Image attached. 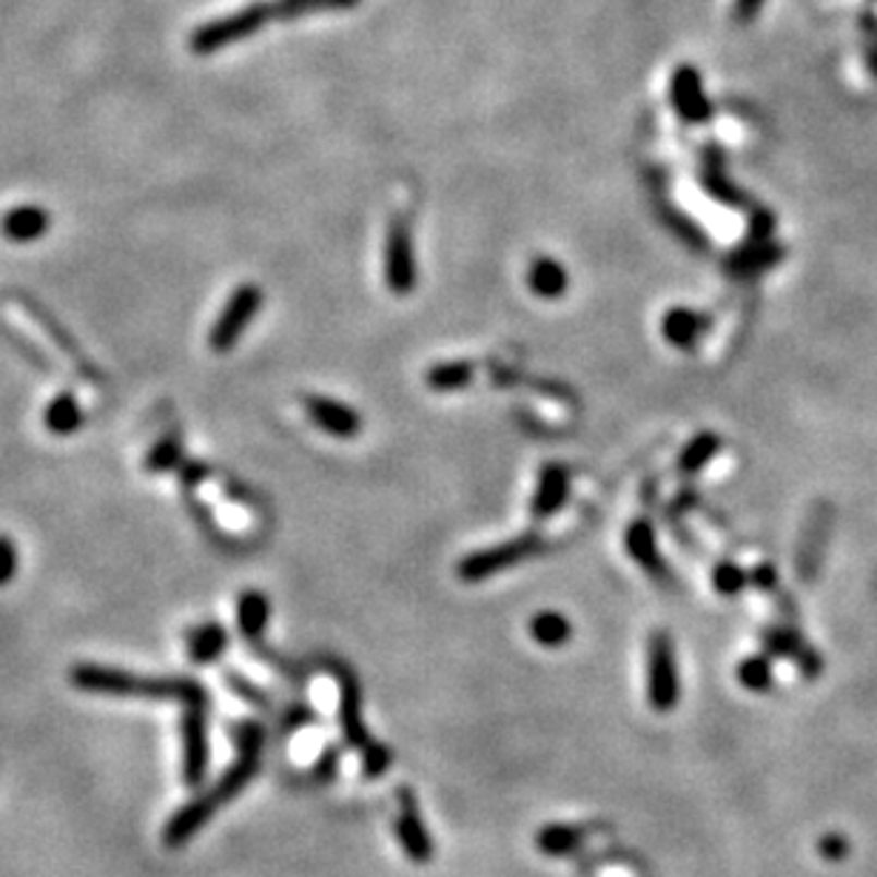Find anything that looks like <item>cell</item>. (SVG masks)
I'll return each instance as SVG.
<instances>
[{
    "instance_id": "cell-1",
    "label": "cell",
    "mask_w": 877,
    "mask_h": 877,
    "mask_svg": "<svg viewBox=\"0 0 877 877\" xmlns=\"http://www.w3.org/2000/svg\"><path fill=\"white\" fill-rule=\"evenodd\" d=\"M72 681L81 693L111 695V698H146V701H180L185 707L208 704L206 686L192 679H143L134 672L100 667V663H74L69 670Z\"/></svg>"
},
{
    "instance_id": "cell-2",
    "label": "cell",
    "mask_w": 877,
    "mask_h": 877,
    "mask_svg": "<svg viewBox=\"0 0 877 877\" xmlns=\"http://www.w3.org/2000/svg\"><path fill=\"white\" fill-rule=\"evenodd\" d=\"M271 17H273L271 3H248V7L236 9L231 15H222L217 17V21L203 23V26L188 37V46H192L194 54H217L222 52L226 46L240 44L245 37L257 35Z\"/></svg>"
},
{
    "instance_id": "cell-3",
    "label": "cell",
    "mask_w": 877,
    "mask_h": 877,
    "mask_svg": "<svg viewBox=\"0 0 877 877\" xmlns=\"http://www.w3.org/2000/svg\"><path fill=\"white\" fill-rule=\"evenodd\" d=\"M259 308H263V288L251 285V282L236 288L234 294L229 296V303L222 305L217 322L211 325V333H208L211 351L229 354L231 348L243 340V333L248 331L251 319L257 317Z\"/></svg>"
},
{
    "instance_id": "cell-4",
    "label": "cell",
    "mask_w": 877,
    "mask_h": 877,
    "mask_svg": "<svg viewBox=\"0 0 877 877\" xmlns=\"http://www.w3.org/2000/svg\"><path fill=\"white\" fill-rule=\"evenodd\" d=\"M536 550H538L536 536L510 538V541H501V545L487 547V550L471 553L467 559L459 561V578H462V582H485V578L501 573V570L522 564V561L531 559Z\"/></svg>"
},
{
    "instance_id": "cell-5",
    "label": "cell",
    "mask_w": 877,
    "mask_h": 877,
    "mask_svg": "<svg viewBox=\"0 0 877 877\" xmlns=\"http://www.w3.org/2000/svg\"><path fill=\"white\" fill-rule=\"evenodd\" d=\"M180 741H183V783L199 787L208 769V721L203 704L185 707L183 721H180Z\"/></svg>"
},
{
    "instance_id": "cell-6",
    "label": "cell",
    "mask_w": 877,
    "mask_h": 877,
    "mask_svg": "<svg viewBox=\"0 0 877 877\" xmlns=\"http://www.w3.org/2000/svg\"><path fill=\"white\" fill-rule=\"evenodd\" d=\"M649 701L656 709H672L679 701L675 649L663 633H656L649 642Z\"/></svg>"
},
{
    "instance_id": "cell-7",
    "label": "cell",
    "mask_w": 877,
    "mask_h": 877,
    "mask_svg": "<svg viewBox=\"0 0 877 877\" xmlns=\"http://www.w3.org/2000/svg\"><path fill=\"white\" fill-rule=\"evenodd\" d=\"M385 282L393 294H407L416 285V259H413V240L405 220H393L385 243Z\"/></svg>"
},
{
    "instance_id": "cell-8",
    "label": "cell",
    "mask_w": 877,
    "mask_h": 877,
    "mask_svg": "<svg viewBox=\"0 0 877 877\" xmlns=\"http://www.w3.org/2000/svg\"><path fill=\"white\" fill-rule=\"evenodd\" d=\"M308 419L325 434L337 436V439H351L362 430V416L354 407L342 405L337 399L328 397H305L303 399Z\"/></svg>"
},
{
    "instance_id": "cell-9",
    "label": "cell",
    "mask_w": 877,
    "mask_h": 877,
    "mask_svg": "<svg viewBox=\"0 0 877 877\" xmlns=\"http://www.w3.org/2000/svg\"><path fill=\"white\" fill-rule=\"evenodd\" d=\"M52 226V217L46 211L44 206H32V203H23V206L9 208L7 215L0 217V234L7 236L9 243H35L40 236L49 231Z\"/></svg>"
},
{
    "instance_id": "cell-10",
    "label": "cell",
    "mask_w": 877,
    "mask_h": 877,
    "mask_svg": "<svg viewBox=\"0 0 877 877\" xmlns=\"http://www.w3.org/2000/svg\"><path fill=\"white\" fill-rule=\"evenodd\" d=\"M570 494V473L561 465H547L538 476L536 496H533V513L538 519H547L559 513L561 504L568 501Z\"/></svg>"
},
{
    "instance_id": "cell-11",
    "label": "cell",
    "mask_w": 877,
    "mask_h": 877,
    "mask_svg": "<svg viewBox=\"0 0 877 877\" xmlns=\"http://www.w3.org/2000/svg\"><path fill=\"white\" fill-rule=\"evenodd\" d=\"M226 647H229V633L217 621H206L185 635V653L194 663H215L226 653Z\"/></svg>"
},
{
    "instance_id": "cell-12",
    "label": "cell",
    "mask_w": 877,
    "mask_h": 877,
    "mask_svg": "<svg viewBox=\"0 0 877 877\" xmlns=\"http://www.w3.org/2000/svg\"><path fill=\"white\" fill-rule=\"evenodd\" d=\"M704 331H707V319L690 308H672L661 319L663 340L670 342V345L681 348V351H690L701 340Z\"/></svg>"
},
{
    "instance_id": "cell-13",
    "label": "cell",
    "mask_w": 877,
    "mask_h": 877,
    "mask_svg": "<svg viewBox=\"0 0 877 877\" xmlns=\"http://www.w3.org/2000/svg\"><path fill=\"white\" fill-rule=\"evenodd\" d=\"M672 97H675V109L686 123H704L709 118V103L701 95L698 74L693 69H681L672 83Z\"/></svg>"
},
{
    "instance_id": "cell-14",
    "label": "cell",
    "mask_w": 877,
    "mask_h": 877,
    "mask_svg": "<svg viewBox=\"0 0 877 877\" xmlns=\"http://www.w3.org/2000/svg\"><path fill=\"white\" fill-rule=\"evenodd\" d=\"M268 619H271V601L266 593L245 590L236 601V626L248 642H257L266 633Z\"/></svg>"
},
{
    "instance_id": "cell-15",
    "label": "cell",
    "mask_w": 877,
    "mask_h": 877,
    "mask_svg": "<svg viewBox=\"0 0 877 877\" xmlns=\"http://www.w3.org/2000/svg\"><path fill=\"white\" fill-rule=\"evenodd\" d=\"M527 285H531L533 294L545 296V300H556V296L564 294L570 285L568 268L561 266L559 259L550 257L533 259L531 268H527Z\"/></svg>"
},
{
    "instance_id": "cell-16",
    "label": "cell",
    "mask_w": 877,
    "mask_h": 877,
    "mask_svg": "<svg viewBox=\"0 0 877 877\" xmlns=\"http://www.w3.org/2000/svg\"><path fill=\"white\" fill-rule=\"evenodd\" d=\"M44 425L54 436H72L83 425V407L72 393L54 397L44 413Z\"/></svg>"
},
{
    "instance_id": "cell-17",
    "label": "cell",
    "mask_w": 877,
    "mask_h": 877,
    "mask_svg": "<svg viewBox=\"0 0 877 877\" xmlns=\"http://www.w3.org/2000/svg\"><path fill=\"white\" fill-rule=\"evenodd\" d=\"M626 550H630V556H633L647 573L658 575L663 570L661 556H658L656 533H653V524L649 522L630 524V531H626Z\"/></svg>"
},
{
    "instance_id": "cell-18",
    "label": "cell",
    "mask_w": 877,
    "mask_h": 877,
    "mask_svg": "<svg viewBox=\"0 0 877 877\" xmlns=\"http://www.w3.org/2000/svg\"><path fill=\"white\" fill-rule=\"evenodd\" d=\"M531 635L541 647H561V644L570 642L573 626H570V621L561 612L545 610L531 619Z\"/></svg>"
},
{
    "instance_id": "cell-19",
    "label": "cell",
    "mask_w": 877,
    "mask_h": 877,
    "mask_svg": "<svg viewBox=\"0 0 877 877\" xmlns=\"http://www.w3.org/2000/svg\"><path fill=\"white\" fill-rule=\"evenodd\" d=\"M473 379L471 362H442L428 370V385L434 391H459Z\"/></svg>"
},
{
    "instance_id": "cell-20",
    "label": "cell",
    "mask_w": 877,
    "mask_h": 877,
    "mask_svg": "<svg viewBox=\"0 0 877 877\" xmlns=\"http://www.w3.org/2000/svg\"><path fill=\"white\" fill-rule=\"evenodd\" d=\"M180 465H183V444H180L178 436H162L160 442L148 450L146 462H143V471L166 473L174 471V467Z\"/></svg>"
},
{
    "instance_id": "cell-21",
    "label": "cell",
    "mask_w": 877,
    "mask_h": 877,
    "mask_svg": "<svg viewBox=\"0 0 877 877\" xmlns=\"http://www.w3.org/2000/svg\"><path fill=\"white\" fill-rule=\"evenodd\" d=\"M718 448H721V439H718L716 434L695 436L693 442L686 444L684 453H681V459H679L681 473H698L701 467L707 465L709 459L716 456Z\"/></svg>"
},
{
    "instance_id": "cell-22",
    "label": "cell",
    "mask_w": 877,
    "mask_h": 877,
    "mask_svg": "<svg viewBox=\"0 0 877 877\" xmlns=\"http://www.w3.org/2000/svg\"><path fill=\"white\" fill-rule=\"evenodd\" d=\"M356 3V0H277L271 3L273 17H300V15H310V12H328V9H345Z\"/></svg>"
},
{
    "instance_id": "cell-23",
    "label": "cell",
    "mask_w": 877,
    "mask_h": 877,
    "mask_svg": "<svg viewBox=\"0 0 877 877\" xmlns=\"http://www.w3.org/2000/svg\"><path fill=\"white\" fill-rule=\"evenodd\" d=\"M738 679H741V684L750 686V690H767L769 684H772V667H769L767 658H746L744 663H741V670H738Z\"/></svg>"
},
{
    "instance_id": "cell-24",
    "label": "cell",
    "mask_w": 877,
    "mask_h": 877,
    "mask_svg": "<svg viewBox=\"0 0 877 877\" xmlns=\"http://www.w3.org/2000/svg\"><path fill=\"white\" fill-rule=\"evenodd\" d=\"M712 584H716V590L723 593V596H735L746 584V573L741 568H735V564H730V561H723V564L716 568V573H712Z\"/></svg>"
},
{
    "instance_id": "cell-25",
    "label": "cell",
    "mask_w": 877,
    "mask_h": 877,
    "mask_svg": "<svg viewBox=\"0 0 877 877\" xmlns=\"http://www.w3.org/2000/svg\"><path fill=\"white\" fill-rule=\"evenodd\" d=\"M17 573V545L9 536L0 533V587L12 584Z\"/></svg>"
},
{
    "instance_id": "cell-26",
    "label": "cell",
    "mask_w": 877,
    "mask_h": 877,
    "mask_svg": "<svg viewBox=\"0 0 877 877\" xmlns=\"http://www.w3.org/2000/svg\"><path fill=\"white\" fill-rule=\"evenodd\" d=\"M760 3H764V0H738L735 17H738V21H752V17H755V12L760 9Z\"/></svg>"
},
{
    "instance_id": "cell-27",
    "label": "cell",
    "mask_w": 877,
    "mask_h": 877,
    "mask_svg": "<svg viewBox=\"0 0 877 877\" xmlns=\"http://www.w3.org/2000/svg\"><path fill=\"white\" fill-rule=\"evenodd\" d=\"M752 582L764 584V587H772V584H775V570L769 568V564H764V568H758L755 573H752Z\"/></svg>"
}]
</instances>
